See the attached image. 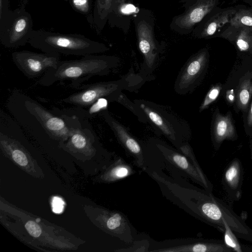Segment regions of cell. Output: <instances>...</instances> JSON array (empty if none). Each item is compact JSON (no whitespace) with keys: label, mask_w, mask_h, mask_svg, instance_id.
Segmentation results:
<instances>
[{"label":"cell","mask_w":252,"mask_h":252,"mask_svg":"<svg viewBox=\"0 0 252 252\" xmlns=\"http://www.w3.org/2000/svg\"><path fill=\"white\" fill-rule=\"evenodd\" d=\"M141 109L150 120L154 123L165 134L174 139V132L170 125L158 113L143 104L140 105Z\"/></svg>","instance_id":"cell-17"},{"label":"cell","mask_w":252,"mask_h":252,"mask_svg":"<svg viewBox=\"0 0 252 252\" xmlns=\"http://www.w3.org/2000/svg\"><path fill=\"white\" fill-rule=\"evenodd\" d=\"M111 66L110 57L94 54L60 61L56 67L46 71L38 83L50 86L57 82L68 81L72 87L79 89L84 82L93 76L106 74Z\"/></svg>","instance_id":"cell-1"},{"label":"cell","mask_w":252,"mask_h":252,"mask_svg":"<svg viewBox=\"0 0 252 252\" xmlns=\"http://www.w3.org/2000/svg\"><path fill=\"white\" fill-rule=\"evenodd\" d=\"M235 44L242 55L252 57V29L242 28L235 39Z\"/></svg>","instance_id":"cell-18"},{"label":"cell","mask_w":252,"mask_h":252,"mask_svg":"<svg viewBox=\"0 0 252 252\" xmlns=\"http://www.w3.org/2000/svg\"><path fill=\"white\" fill-rule=\"evenodd\" d=\"M12 59L19 70L29 78H37L57 66L60 61L59 54L36 53L23 50L12 53Z\"/></svg>","instance_id":"cell-6"},{"label":"cell","mask_w":252,"mask_h":252,"mask_svg":"<svg viewBox=\"0 0 252 252\" xmlns=\"http://www.w3.org/2000/svg\"><path fill=\"white\" fill-rule=\"evenodd\" d=\"M164 184L180 205L195 217L223 233L225 213L218 198L206 190L185 189L166 181Z\"/></svg>","instance_id":"cell-2"},{"label":"cell","mask_w":252,"mask_h":252,"mask_svg":"<svg viewBox=\"0 0 252 252\" xmlns=\"http://www.w3.org/2000/svg\"><path fill=\"white\" fill-rule=\"evenodd\" d=\"M25 228L31 235L34 237H39L41 233V229L35 222L30 220L25 224Z\"/></svg>","instance_id":"cell-28"},{"label":"cell","mask_w":252,"mask_h":252,"mask_svg":"<svg viewBox=\"0 0 252 252\" xmlns=\"http://www.w3.org/2000/svg\"><path fill=\"white\" fill-rule=\"evenodd\" d=\"M146 33H139V47L141 52L144 55L147 64L149 67L152 66L156 55L153 53L155 44L152 38Z\"/></svg>","instance_id":"cell-19"},{"label":"cell","mask_w":252,"mask_h":252,"mask_svg":"<svg viewBox=\"0 0 252 252\" xmlns=\"http://www.w3.org/2000/svg\"><path fill=\"white\" fill-rule=\"evenodd\" d=\"M230 24L236 28L252 29V9H240L231 18Z\"/></svg>","instance_id":"cell-20"},{"label":"cell","mask_w":252,"mask_h":252,"mask_svg":"<svg viewBox=\"0 0 252 252\" xmlns=\"http://www.w3.org/2000/svg\"><path fill=\"white\" fill-rule=\"evenodd\" d=\"M211 138L214 148L218 150L225 140L235 141L238 134L230 111L222 114L219 108L214 111L211 123Z\"/></svg>","instance_id":"cell-9"},{"label":"cell","mask_w":252,"mask_h":252,"mask_svg":"<svg viewBox=\"0 0 252 252\" xmlns=\"http://www.w3.org/2000/svg\"><path fill=\"white\" fill-rule=\"evenodd\" d=\"M209 54L204 50L198 54L188 64L183 72L180 81L181 88L187 87L203 76L207 68Z\"/></svg>","instance_id":"cell-12"},{"label":"cell","mask_w":252,"mask_h":252,"mask_svg":"<svg viewBox=\"0 0 252 252\" xmlns=\"http://www.w3.org/2000/svg\"><path fill=\"white\" fill-rule=\"evenodd\" d=\"M124 219L119 213H115L110 217L107 221V227L110 230H115L119 228L122 225L124 224Z\"/></svg>","instance_id":"cell-26"},{"label":"cell","mask_w":252,"mask_h":252,"mask_svg":"<svg viewBox=\"0 0 252 252\" xmlns=\"http://www.w3.org/2000/svg\"><path fill=\"white\" fill-rule=\"evenodd\" d=\"M158 252H231L221 240L195 239L185 245H176Z\"/></svg>","instance_id":"cell-11"},{"label":"cell","mask_w":252,"mask_h":252,"mask_svg":"<svg viewBox=\"0 0 252 252\" xmlns=\"http://www.w3.org/2000/svg\"><path fill=\"white\" fill-rule=\"evenodd\" d=\"M102 116L107 124L114 130L121 142L133 154L139 159L140 163H142L141 150L137 141L129 135L127 131L116 121L106 111L102 112Z\"/></svg>","instance_id":"cell-13"},{"label":"cell","mask_w":252,"mask_h":252,"mask_svg":"<svg viewBox=\"0 0 252 252\" xmlns=\"http://www.w3.org/2000/svg\"><path fill=\"white\" fill-rule=\"evenodd\" d=\"M25 106L50 135L62 140L68 139L69 127L62 117L55 115L40 103L29 97L25 102Z\"/></svg>","instance_id":"cell-7"},{"label":"cell","mask_w":252,"mask_h":252,"mask_svg":"<svg viewBox=\"0 0 252 252\" xmlns=\"http://www.w3.org/2000/svg\"><path fill=\"white\" fill-rule=\"evenodd\" d=\"M168 158L181 169L189 174L196 182L205 189V186L199 174L193 165H192L183 156L174 152L167 153Z\"/></svg>","instance_id":"cell-14"},{"label":"cell","mask_w":252,"mask_h":252,"mask_svg":"<svg viewBox=\"0 0 252 252\" xmlns=\"http://www.w3.org/2000/svg\"><path fill=\"white\" fill-rule=\"evenodd\" d=\"M223 84L218 83L213 86L207 93L200 107V112L207 109L220 95Z\"/></svg>","instance_id":"cell-22"},{"label":"cell","mask_w":252,"mask_h":252,"mask_svg":"<svg viewBox=\"0 0 252 252\" xmlns=\"http://www.w3.org/2000/svg\"><path fill=\"white\" fill-rule=\"evenodd\" d=\"M243 126L246 135L252 136V99L250 106L246 113L242 114Z\"/></svg>","instance_id":"cell-25"},{"label":"cell","mask_w":252,"mask_h":252,"mask_svg":"<svg viewBox=\"0 0 252 252\" xmlns=\"http://www.w3.org/2000/svg\"><path fill=\"white\" fill-rule=\"evenodd\" d=\"M118 84L112 82H97L82 85L79 91L62 101L78 108L88 107L102 97L110 96L118 89Z\"/></svg>","instance_id":"cell-8"},{"label":"cell","mask_w":252,"mask_h":252,"mask_svg":"<svg viewBox=\"0 0 252 252\" xmlns=\"http://www.w3.org/2000/svg\"><path fill=\"white\" fill-rule=\"evenodd\" d=\"M23 0V1H24V0Z\"/></svg>","instance_id":"cell-33"},{"label":"cell","mask_w":252,"mask_h":252,"mask_svg":"<svg viewBox=\"0 0 252 252\" xmlns=\"http://www.w3.org/2000/svg\"><path fill=\"white\" fill-rule=\"evenodd\" d=\"M131 7H132V6L129 5V6L128 7H127L125 8V11L126 12H130V11H132V8Z\"/></svg>","instance_id":"cell-31"},{"label":"cell","mask_w":252,"mask_h":252,"mask_svg":"<svg viewBox=\"0 0 252 252\" xmlns=\"http://www.w3.org/2000/svg\"><path fill=\"white\" fill-rule=\"evenodd\" d=\"M43 52L84 56L104 52L102 43L78 34H65L43 30H33L28 42Z\"/></svg>","instance_id":"cell-3"},{"label":"cell","mask_w":252,"mask_h":252,"mask_svg":"<svg viewBox=\"0 0 252 252\" xmlns=\"http://www.w3.org/2000/svg\"><path fill=\"white\" fill-rule=\"evenodd\" d=\"M129 173V170L127 166L122 165L114 168L111 172V175L114 179H118L127 176Z\"/></svg>","instance_id":"cell-27"},{"label":"cell","mask_w":252,"mask_h":252,"mask_svg":"<svg viewBox=\"0 0 252 252\" xmlns=\"http://www.w3.org/2000/svg\"><path fill=\"white\" fill-rule=\"evenodd\" d=\"M64 202L60 197H54L52 200V209L55 213H61L63 209Z\"/></svg>","instance_id":"cell-29"},{"label":"cell","mask_w":252,"mask_h":252,"mask_svg":"<svg viewBox=\"0 0 252 252\" xmlns=\"http://www.w3.org/2000/svg\"><path fill=\"white\" fill-rule=\"evenodd\" d=\"M251 137V139H250V147H251V152H252V137Z\"/></svg>","instance_id":"cell-32"},{"label":"cell","mask_w":252,"mask_h":252,"mask_svg":"<svg viewBox=\"0 0 252 252\" xmlns=\"http://www.w3.org/2000/svg\"><path fill=\"white\" fill-rule=\"evenodd\" d=\"M108 100L105 97H102L98 99L94 104L89 107V112L87 114V117H91L95 114L103 112L107 108Z\"/></svg>","instance_id":"cell-24"},{"label":"cell","mask_w":252,"mask_h":252,"mask_svg":"<svg viewBox=\"0 0 252 252\" xmlns=\"http://www.w3.org/2000/svg\"><path fill=\"white\" fill-rule=\"evenodd\" d=\"M225 93L235 94L233 108L236 113L247 112L252 99V57L242 55L234 63L223 84L220 96Z\"/></svg>","instance_id":"cell-4"},{"label":"cell","mask_w":252,"mask_h":252,"mask_svg":"<svg viewBox=\"0 0 252 252\" xmlns=\"http://www.w3.org/2000/svg\"><path fill=\"white\" fill-rule=\"evenodd\" d=\"M243 168L241 161L235 158L226 167L223 173L222 183L228 196L235 201L242 196Z\"/></svg>","instance_id":"cell-10"},{"label":"cell","mask_w":252,"mask_h":252,"mask_svg":"<svg viewBox=\"0 0 252 252\" xmlns=\"http://www.w3.org/2000/svg\"><path fill=\"white\" fill-rule=\"evenodd\" d=\"M216 0H203L190 11L184 19L189 25L200 21L214 7Z\"/></svg>","instance_id":"cell-15"},{"label":"cell","mask_w":252,"mask_h":252,"mask_svg":"<svg viewBox=\"0 0 252 252\" xmlns=\"http://www.w3.org/2000/svg\"><path fill=\"white\" fill-rule=\"evenodd\" d=\"M9 0H0V19L3 18L9 11Z\"/></svg>","instance_id":"cell-30"},{"label":"cell","mask_w":252,"mask_h":252,"mask_svg":"<svg viewBox=\"0 0 252 252\" xmlns=\"http://www.w3.org/2000/svg\"><path fill=\"white\" fill-rule=\"evenodd\" d=\"M31 14L24 7L9 10L0 19V41L8 48H14L28 43L33 32Z\"/></svg>","instance_id":"cell-5"},{"label":"cell","mask_w":252,"mask_h":252,"mask_svg":"<svg viewBox=\"0 0 252 252\" xmlns=\"http://www.w3.org/2000/svg\"><path fill=\"white\" fill-rule=\"evenodd\" d=\"M71 6L78 12L88 15L92 9L93 0H67Z\"/></svg>","instance_id":"cell-23"},{"label":"cell","mask_w":252,"mask_h":252,"mask_svg":"<svg viewBox=\"0 0 252 252\" xmlns=\"http://www.w3.org/2000/svg\"><path fill=\"white\" fill-rule=\"evenodd\" d=\"M223 222V241L224 244L234 252H242V247L237 239L236 235L231 229L225 220H224Z\"/></svg>","instance_id":"cell-21"},{"label":"cell","mask_w":252,"mask_h":252,"mask_svg":"<svg viewBox=\"0 0 252 252\" xmlns=\"http://www.w3.org/2000/svg\"><path fill=\"white\" fill-rule=\"evenodd\" d=\"M235 13V10H229L217 14L211 19L204 28L202 33V36H207L213 35L219 27L230 22L231 15Z\"/></svg>","instance_id":"cell-16"}]
</instances>
